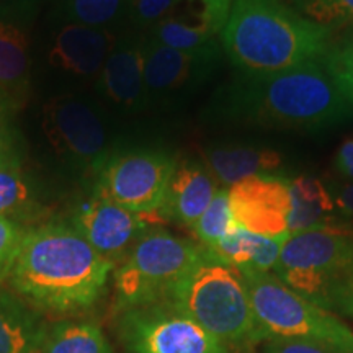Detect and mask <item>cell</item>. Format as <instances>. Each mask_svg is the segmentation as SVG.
Returning <instances> with one entry per match:
<instances>
[{"label":"cell","instance_id":"4fadbf2b","mask_svg":"<svg viewBox=\"0 0 353 353\" xmlns=\"http://www.w3.org/2000/svg\"><path fill=\"white\" fill-rule=\"evenodd\" d=\"M234 0H182L152 26L151 39L175 48L196 50L216 41L226 26Z\"/></svg>","mask_w":353,"mask_h":353},{"label":"cell","instance_id":"e0dca14e","mask_svg":"<svg viewBox=\"0 0 353 353\" xmlns=\"http://www.w3.org/2000/svg\"><path fill=\"white\" fill-rule=\"evenodd\" d=\"M99 90L123 107H139L145 92L144 43L121 39L113 46L100 70Z\"/></svg>","mask_w":353,"mask_h":353},{"label":"cell","instance_id":"83f0119b","mask_svg":"<svg viewBox=\"0 0 353 353\" xmlns=\"http://www.w3.org/2000/svg\"><path fill=\"white\" fill-rule=\"evenodd\" d=\"M26 228L0 216V288L10 276Z\"/></svg>","mask_w":353,"mask_h":353},{"label":"cell","instance_id":"44dd1931","mask_svg":"<svg viewBox=\"0 0 353 353\" xmlns=\"http://www.w3.org/2000/svg\"><path fill=\"white\" fill-rule=\"evenodd\" d=\"M290 190L288 231L296 234L309 229L334 226V200L319 179L299 175L286 179Z\"/></svg>","mask_w":353,"mask_h":353},{"label":"cell","instance_id":"ac0fdd59","mask_svg":"<svg viewBox=\"0 0 353 353\" xmlns=\"http://www.w3.org/2000/svg\"><path fill=\"white\" fill-rule=\"evenodd\" d=\"M203 161L216 182L223 187L257 175H275L283 167V157L275 149L254 145H216L205 149Z\"/></svg>","mask_w":353,"mask_h":353},{"label":"cell","instance_id":"836d02e7","mask_svg":"<svg viewBox=\"0 0 353 353\" xmlns=\"http://www.w3.org/2000/svg\"><path fill=\"white\" fill-rule=\"evenodd\" d=\"M3 2H7V0H0V6H2V3H3Z\"/></svg>","mask_w":353,"mask_h":353},{"label":"cell","instance_id":"277c9868","mask_svg":"<svg viewBox=\"0 0 353 353\" xmlns=\"http://www.w3.org/2000/svg\"><path fill=\"white\" fill-rule=\"evenodd\" d=\"M165 303L208 330L229 352H250L265 342L239 268L208 247L201 245Z\"/></svg>","mask_w":353,"mask_h":353},{"label":"cell","instance_id":"cb8c5ba5","mask_svg":"<svg viewBox=\"0 0 353 353\" xmlns=\"http://www.w3.org/2000/svg\"><path fill=\"white\" fill-rule=\"evenodd\" d=\"M41 353H114L97 322L63 319L48 327Z\"/></svg>","mask_w":353,"mask_h":353},{"label":"cell","instance_id":"5bb4252c","mask_svg":"<svg viewBox=\"0 0 353 353\" xmlns=\"http://www.w3.org/2000/svg\"><path fill=\"white\" fill-rule=\"evenodd\" d=\"M219 57L218 43L196 50H175L149 38L144 41V81L149 92H174L205 79Z\"/></svg>","mask_w":353,"mask_h":353},{"label":"cell","instance_id":"5b68a950","mask_svg":"<svg viewBox=\"0 0 353 353\" xmlns=\"http://www.w3.org/2000/svg\"><path fill=\"white\" fill-rule=\"evenodd\" d=\"M272 273L324 311L353 319V229L290 234Z\"/></svg>","mask_w":353,"mask_h":353},{"label":"cell","instance_id":"1f68e13d","mask_svg":"<svg viewBox=\"0 0 353 353\" xmlns=\"http://www.w3.org/2000/svg\"><path fill=\"white\" fill-rule=\"evenodd\" d=\"M262 353H332L311 343L290 339H268L262 343Z\"/></svg>","mask_w":353,"mask_h":353},{"label":"cell","instance_id":"e575fe53","mask_svg":"<svg viewBox=\"0 0 353 353\" xmlns=\"http://www.w3.org/2000/svg\"><path fill=\"white\" fill-rule=\"evenodd\" d=\"M347 228H348V226H347ZM350 229H353V226H352V228H350Z\"/></svg>","mask_w":353,"mask_h":353},{"label":"cell","instance_id":"4316f807","mask_svg":"<svg viewBox=\"0 0 353 353\" xmlns=\"http://www.w3.org/2000/svg\"><path fill=\"white\" fill-rule=\"evenodd\" d=\"M325 70L350 108H353V38L330 48L322 59Z\"/></svg>","mask_w":353,"mask_h":353},{"label":"cell","instance_id":"7402d4cb","mask_svg":"<svg viewBox=\"0 0 353 353\" xmlns=\"http://www.w3.org/2000/svg\"><path fill=\"white\" fill-rule=\"evenodd\" d=\"M290 236L267 237L247 231L236 224L218 244L211 249L239 270L272 272L280 257L285 241Z\"/></svg>","mask_w":353,"mask_h":353},{"label":"cell","instance_id":"8992f818","mask_svg":"<svg viewBox=\"0 0 353 353\" xmlns=\"http://www.w3.org/2000/svg\"><path fill=\"white\" fill-rule=\"evenodd\" d=\"M265 341L290 339L332 353H353V330L341 317L281 283L272 272L239 270Z\"/></svg>","mask_w":353,"mask_h":353},{"label":"cell","instance_id":"8fae6325","mask_svg":"<svg viewBox=\"0 0 353 353\" xmlns=\"http://www.w3.org/2000/svg\"><path fill=\"white\" fill-rule=\"evenodd\" d=\"M68 223L114 267L149 231L148 216L132 213L95 190L74 208Z\"/></svg>","mask_w":353,"mask_h":353},{"label":"cell","instance_id":"3957f363","mask_svg":"<svg viewBox=\"0 0 353 353\" xmlns=\"http://www.w3.org/2000/svg\"><path fill=\"white\" fill-rule=\"evenodd\" d=\"M228 105L232 117L273 130H324L350 113L322 63L270 77L244 76L232 87Z\"/></svg>","mask_w":353,"mask_h":353},{"label":"cell","instance_id":"d6986e66","mask_svg":"<svg viewBox=\"0 0 353 353\" xmlns=\"http://www.w3.org/2000/svg\"><path fill=\"white\" fill-rule=\"evenodd\" d=\"M28 85V37L19 21L0 17V97L12 108L23 103Z\"/></svg>","mask_w":353,"mask_h":353},{"label":"cell","instance_id":"2e32d148","mask_svg":"<svg viewBox=\"0 0 353 353\" xmlns=\"http://www.w3.org/2000/svg\"><path fill=\"white\" fill-rule=\"evenodd\" d=\"M211 172L196 161L176 164L159 216L192 229L218 192Z\"/></svg>","mask_w":353,"mask_h":353},{"label":"cell","instance_id":"484cf974","mask_svg":"<svg viewBox=\"0 0 353 353\" xmlns=\"http://www.w3.org/2000/svg\"><path fill=\"white\" fill-rule=\"evenodd\" d=\"M236 226L229 206V188L219 187L208 208L203 211L200 219L193 226L198 244L203 247H214L231 229Z\"/></svg>","mask_w":353,"mask_h":353},{"label":"cell","instance_id":"7a4b0ae2","mask_svg":"<svg viewBox=\"0 0 353 353\" xmlns=\"http://www.w3.org/2000/svg\"><path fill=\"white\" fill-rule=\"evenodd\" d=\"M329 26L306 19L283 0H234L223 48L245 77H270L311 63L330 50Z\"/></svg>","mask_w":353,"mask_h":353},{"label":"cell","instance_id":"4dcf8cb0","mask_svg":"<svg viewBox=\"0 0 353 353\" xmlns=\"http://www.w3.org/2000/svg\"><path fill=\"white\" fill-rule=\"evenodd\" d=\"M8 103L0 97V164L20 162L13 149L12 130L8 125Z\"/></svg>","mask_w":353,"mask_h":353},{"label":"cell","instance_id":"603a6c76","mask_svg":"<svg viewBox=\"0 0 353 353\" xmlns=\"http://www.w3.org/2000/svg\"><path fill=\"white\" fill-rule=\"evenodd\" d=\"M38 192L28 182L20 162L0 164V216L25 226L43 214Z\"/></svg>","mask_w":353,"mask_h":353},{"label":"cell","instance_id":"9c48e42d","mask_svg":"<svg viewBox=\"0 0 353 353\" xmlns=\"http://www.w3.org/2000/svg\"><path fill=\"white\" fill-rule=\"evenodd\" d=\"M176 161L162 151L110 156L97 170L95 192L141 216L159 213Z\"/></svg>","mask_w":353,"mask_h":353},{"label":"cell","instance_id":"f1b7e54d","mask_svg":"<svg viewBox=\"0 0 353 353\" xmlns=\"http://www.w3.org/2000/svg\"><path fill=\"white\" fill-rule=\"evenodd\" d=\"M182 0H128L126 19L136 26H152L174 10Z\"/></svg>","mask_w":353,"mask_h":353},{"label":"cell","instance_id":"9a60e30c","mask_svg":"<svg viewBox=\"0 0 353 353\" xmlns=\"http://www.w3.org/2000/svg\"><path fill=\"white\" fill-rule=\"evenodd\" d=\"M117 39L105 26L63 25L51 44L50 64L79 77H94L103 68Z\"/></svg>","mask_w":353,"mask_h":353},{"label":"cell","instance_id":"52a82bcc","mask_svg":"<svg viewBox=\"0 0 353 353\" xmlns=\"http://www.w3.org/2000/svg\"><path fill=\"white\" fill-rule=\"evenodd\" d=\"M201 245L164 231L149 229L113 273L114 309L165 303L170 290L192 267Z\"/></svg>","mask_w":353,"mask_h":353},{"label":"cell","instance_id":"f546056e","mask_svg":"<svg viewBox=\"0 0 353 353\" xmlns=\"http://www.w3.org/2000/svg\"><path fill=\"white\" fill-rule=\"evenodd\" d=\"M330 196L334 200V226H353V180L348 183L334 185Z\"/></svg>","mask_w":353,"mask_h":353},{"label":"cell","instance_id":"7c38bea8","mask_svg":"<svg viewBox=\"0 0 353 353\" xmlns=\"http://www.w3.org/2000/svg\"><path fill=\"white\" fill-rule=\"evenodd\" d=\"M232 219L247 231L267 237L290 236V190L286 179L257 175L229 187Z\"/></svg>","mask_w":353,"mask_h":353},{"label":"cell","instance_id":"d4e9b609","mask_svg":"<svg viewBox=\"0 0 353 353\" xmlns=\"http://www.w3.org/2000/svg\"><path fill=\"white\" fill-rule=\"evenodd\" d=\"M57 8L72 23L105 26L126 17L128 0H56Z\"/></svg>","mask_w":353,"mask_h":353},{"label":"cell","instance_id":"30bf717a","mask_svg":"<svg viewBox=\"0 0 353 353\" xmlns=\"http://www.w3.org/2000/svg\"><path fill=\"white\" fill-rule=\"evenodd\" d=\"M43 131L57 156L77 169L97 172L107 159L103 123L77 97L61 95L48 101L43 108Z\"/></svg>","mask_w":353,"mask_h":353},{"label":"cell","instance_id":"6da1fadb","mask_svg":"<svg viewBox=\"0 0 353 353\" xmlns=\"http://www.w3.org/2000/svg\"><path fill=\"white\" fill-rule=\"evenodd\" d=\"M113 270L69 223L51 221L26 228L8 281L34 311L74 316L103 298Z\"/></svg>","mask_w":353,"mask_h":353},{"label":"cell","instance_id":"ffe728a7","mask_svg":"<svg viewBox=\"0 0 353 353\" xmlns=\"http://www.w3.org/2000/svg\"><path fill=\"white\" fill-rule=\"evenodd\" d=\"M48 325L23 299L0 291V353H41Z\"/></svg>","mask_w":353,"mask_h":353},{"label":"cell","instance_id":"d6a6232c","mask_svg":"<svg viewBox=\"0 0 353 353\" xmlns=\"http://www.w3.org/2000/svg\"><path fill=\"white\" fill-rule=\"evenodd\" d=\"M332 167L341 179L353 180V138L343 141L334 156Z\"/></svg>","mask_w":353,"mask_h":353},{"label":"cell","instance_id":"ba28073f","mask_svg":"<svg viewBox=\"0 0 353 353\" xmlns=\"http://www.w3.org/2000/svg\"><path fill=\"white\" fill-rule=\"evenodd\" d=\"M118 334L126 353H231L169 303L120 312Z\"/></svg>","mask_w":353,"mask_h":353}]
</instances>
